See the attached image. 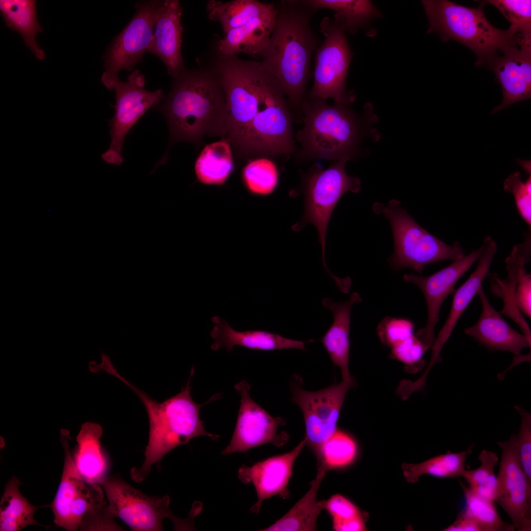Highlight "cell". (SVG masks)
Masks as SVG:
<instances>
[{
    "label": "cell",
    "instance_id": "obj_1",
    "mask_svg": "<svg viewBox=\"0 0 531 531\" xmlns=\"http://www.w3.org/2000/svg\"><path fill=\"white\" fill-rule=\"evenodd\" d=\"M217 57L212 67L224 90L225 138L234 150L246 158L296 153L291 108L277 81L259 61Z\"/></svg>",
    "mask_w": 531,
    "mask_h": 531
},
{
    "label": "cell",
    "instance_id": "obj_2",
    "mask_svg": "<svg viewBox=\"0 0 531 531\" xmlns=\"http://www.w3.org/2000/svg\"><path fill=\"white\" fill-rule=\"evenodd\" d=\"M275 25L259 61L283 90L291 108L301 116L318 40L311 25L313 10L300 0L280 2Z\"/></svg>",
    "mask_w": 531,
    "mask_h": 531
},
{
    "label": "cell",
    "instance_id": "obj_3",
    "mask_svg": "<svg viewBox=\"0 0 531 531\" xmlns=\"http://www.w3.org/2000/svg\"><path fill=\"white\" fill-rule=\"evenodd\" d=\"M158 108L169 128V144L198 143L205 135L225 138L227 107L220 80L212 67L185 69Z\"/></svg>",
    "mask_w": 531,
    "mask_h": 531
},
{
    "label": "cell",
    "instance_id": "obj_4",
    "mask_svg": "<svg viewBox=\"0 0 531 531\" xmlns=\"http://www.w3.org/2000/svg\"><path fill=\"white\" fill-rule=\"evenodd\" d=\"M105 371L132 389L141 400L147 412L149 431L145 452V459L140 468H134L131 471L132 479L137 482L143 481L149 473L152 465L160 462L167 453L176 447L186 444L197 437H208L212 440L219 437L208 432L200 417L201 408L219 397L216 394L208 402L203 404H197L193 401L190 394V381L194 368L185 387L162 403L154 401L122 377L112 363L108 364Z\"/></svg>",
    "mask_w": 531,
    "mask_h": 531
},
{
    "label": "cell",
    "instance_id": "obj_5",
    "mask_svg": "<svg viewBox=\"0 0 531 531\" xmlns=\"http://www.w3.org/2000/svg\"><path fill=\"white\" fill-rule=\"evenodd\" d=\"M352 103L304 97L301 107L303 128L296 135L300 148L299 161L324 159L336 161L353 159L363 136L362 119L352 110Z\"/></svg>",
    "mask_w": 531,
    "mask_h": 531
},
{
    "label": "cell",
    "instance_id": "obj_6",
    "mask_svg": "<svg viewBox=\"0 0 531 531\" xmlns=\"http://www.w3.org/2000/svg\"><path fill=\"white\" fill-rule=\"evenodd\" d=\"M429 22L428 33H438L443 41L454 40L476 55L477 66L487 65L506 47L515 43L518 34L502 30L488 21L483 2L471 8L446 0L421 1Z\"/></svg>",
    "mask_w": 531,
    "mask_h": 531
},
{
    "label": "cell",
    "instance_id": "obj_7",
    "mask_svg": "<svg viewBox=\"0 0 531 531\" xmlns=\"http://www.w3.org/2000/svg\"><path fill=\"white\" fill-rule=\"evenodd\" d=\"M373 210L384 215L391 225L394 246L388 263L395 271L409 267L421 274L429 264L454 261L465 255L459 243L449 245L419 226L396 200L386 205L376 203Z\"/></svg>",
    "mask_w": 531,
    "mask_h": 531
},
{
    "label": "cell",
    "instance_id": "obj_8",
    "mask_svg": "<svg viewBox=\"0 0 531 531\" xmlns=\"http://www.w3.org/2000/svg\"><path fill=\"white\" fill-rule=\"evenodd\" d=\"M348 161L346 159L339 160L324 170L313 167L302 176L300 192L304 196L303 213L300 220L292 227L295 232L301 231L309 223L316 227L322 247L323 265L333 280L337 276L329 269L325 258L329 222L343 195L348 191L358 193L361 189L360 179L349 176L345 171V166Z\"/></svg>",
    "mask_w": 531,
    "mask_h": 531
},
{
    "label": "cell",
    "instance_id": "obj_9",
    "mask_svg": "<svg viewBox=\"0 0 531 531\" xmlns=\"http://www.w3.org/2000/svg\"><path fill=\"white\" fill-rule=\"evenodd\" d=\"M108 500V507L135 531H160L163 521L172 520L176 530L194 529V516L186 519L176 517L169 508L170 498L150 497L134 488L118 476H107L100 483Z\"/></svg>",
    "mask_w": 531,
    "mask_h": 531
},
{
    "label": "cell",
    "instance_id": "obj_10",
    "mask_svg": "<svg viewBox=\"0 0 531 531\" xmlns=\"http://www.w3.org/2000/svg\"><path fill=\"white\" fill-rule=\"evenodd\" d=\"M321 30L324 36L316 51L314 83L308 95L335 102L353 103L355 93L347 91L346 82L352 52L345 34L342 19L335 14L333 19L324 18Z\"/></svg>",
    "mask_w": 531,
    "mask_h": 531
},
{
    "label": "cell",
    "instance_id": "obj_11",
    "mask_svg": "<svg viewBox=\"0 0 531 531\" xmlns=\"http://www.w3.org/2000/svg\"><path fill=\"white\" fill-rule=\"evenodd\" d=\"M160 3L155 0L136 3L134 15L108 47L101 78L107 89H113L120 71H131L148 52Z\"/></svg>",
    "mask_w": 531,
    "mask_h": 531
},
{
    "label": "cell",
    "instance_id": "obj_12",
    "mask_svg": "<svg viewBox=\"0 0 531 531\" xmlns=\"http://www.w3.org/2000/svg\"><path fill=\"white\" fill-rule=\"evenodd\" d=\"M145 84L144 76L140 70L135 69L126 81L118 79L114 84L115 111L110 120L111 141L109 148L101 155L107 163L118 166L122 163V149L126 134L146 112L164 96L162 89L149 91L145 88Z\"/></svg>",
    "mask_w": 531,
    "mask_h": 531
},
{
    "label": "cell",
    "instance_id": "obj_13",
    "mask_svg": "<svg viewBox=\"0 0 531 531\" xmlns=\"http://www.w3.org/2000/svg\"><path fill=\"white\" fill-rule=\"evenodd\" d=\"M354 384L352 377L315 391L296 385L292 386V400L299 407L304 417L306 444L316 455L321 445L337 430L345 396Z\"/></svg>",
    "mask_w": 531,
    "mask_h": 531
},
{
    "label": "cell",
    "instance_id": "obj_14",
    "mask_svg": "<svg viewBox=\"0 0 531 531\" xmlns=\"http://www.w3.org/2000/svg\"><path fill=\"white\" fill-rule=\"evenodd\" d=\"M501 449L495 502L508 515L519 531H531V484L520 460L516 435L498 442Z\"/></svg>",
    "mask_w": 531,
    "mask_h": 531
},
{
    "label": "cell",
    "instance_id": "obj_15",
    "mask_svg": "<svg viewBox=\"0 0 531 531\" xmlns=\"http://www.w3.org/2000/svg\"><path fill=\"white\" fill-rule=\"evenodd\" d=\"M485 247L486 242L484 240L480 248L432 275L423 276L405 274L404 275L403 280L415 284L425 297L427 319L425 326L419 329L415 335L428 349L432 348L436 340L435 329L439 320L440 311L443 301L455 291L454 287L457 281L479 259Z\"/></svg>",
    "mask_w": 531,
    "mask_h": 531
},
{
    "label": "cell",
    "instance_id": "obj_16",
    "mask_svg": "<svg viewBox=\"0 0 531 531\" xmlns=\"http://www.w3.org/2000/svg\"><path fill=\"white\" fill-rule=\"evenodd\" d=\"M235 387L240 394V405L231 440L221 454L244 452L268 443L277 446L283 444L286 438L278 433L283 420L271 416L252 399L250 385L245 380L236 384Z\"/></svg>",
    "mask_w": 531,
    "mask_h": 531
},
{
    "label": "cell",
    "instance_id": "obj_17",
    "mask_svg": "<svg viewBox=\"0 0 531 531\" xmlns=\"http://www.w3.org/2000/svg\"><path fill=\"white\" fill-rule=\"evenodd\" d=\"M502 52V56L497 55L488 64L501 86L503 95L502 103L492 114L531 96V39L520 37Z\"/></svg>",
    "mask_w": 531,
    "mask_h": 531
},
{
    "label": "cell",
    "instance_id": "obj_18",
    "mask_svg": "<svg viewBox=\"0 0 531 531\" xmlns=\"http://www.w3.org/2000/svg\"><path fill=\"white\" fill-rule=\"evenodd\" d=\"M305 444L304 438L287 453L270 457L250 467H240L239 480L243 484L252 483L256 491L258 500L250 508L251 512L258 513L265 500L287 492L295 462Z\"/></svg>",
    "mask_w": 531,
    "mask_h": 531
},
{
    "label": "cell",
    "instance_id": "obj_19",
    "mask_svg": "<svg viewBox=\"0 0 531 531\" xmlns=\"http://www.w3.org/2000/svg\"><path fill=\"white\" fill-rule=\"evenodd\" d=\"M183 7L177 0L161 1L148 52L159 57L173 78L185 68L181 46Z\"/></svg>",
    "mask_w": 531,
    "mask_h": 531
},
{
    "label": "cell",
    "instance_id": "obj_20",
    "mask_svg": "<svg viewBox=\"0 0 531 531\" xmlns=\"http://www.w3.org/2000/svg\"><path fill=\"white\" fill-rule=\"evenodd\" d=\"M482 306L480 316L472 326L465 328L466 334L490 351H507L520 357L523 349L531 348V339L513 329L490 304L482 285L478 290Z\"/></svg>",
    "mask_w": 531,
    "mask_h": 531
},
{
    "label": "cell",
    "instance_id": "obj_21",
    "mask_svg": "<svg viewBox=\"0 0 531 531\" xmlns=\"http://www.w3.org/2000/svg\"><path fill=\"white\" fill-rule=\"evenodd\" d=\"M486 247L479 258L474 271L469 278L454 291L451 308L448 316L441 329L434 344L431 349L432 354L426 370L428 372L432 367L441 359V352L451 335L460 317L467 309L474 297L489 270L493 259L497 251V244L490 236L484 239Z\"/></svg>",
    "mask_w": 531,
    "mask_h": 531
},
{
    "label": "cell",
    "instance_id": "obj_22",
    "mask_svg": "<svg viewBox=\"0 0 531 531\" xmlns=\"http://www.w3.org/2000/svg\"><path fill=\"white\" fill-rule=\"evenodd\" d=\"M214 324L210 332L214 340L211 345L213 351L224 348L228 352L239 346L251 350L272 351L290 349L306 351L305 345L314 342L310 339L303 341L285 337L279 334L265 330H249L243 331L233 329L224 319L217 316L211 318Z\"/></svg>",
    "mask_w": 531,
    "mask_h": 531
},
{
    "label": "cell",
    "instance_id": "obj_23",
    "mask_svg": "<svg viewBox=\"0 0 531 531\" xmlns=\"http://www.w3.org/2000/svg\"><path fill=\"white\" fill-rule=\"evenodd\" d=\"M361 301L360 295L353 292L346 301L336 302L328 298L322 301L323 306L331 312L333 321L320 341L333 365L340 368L343 380L352 378L349 369L351 312L353 305Z\"/></svg>",
    "mask_w": 531,
    "mask_h": 531
},
{
    "label": "cell",
    "instance_id": "obj_24",
    "mask_svg": "<svg viewBox=\"0 0 531 531\" xmlns=\"http://www.w3.org/2000/svg\"><path fill=\"white\" fill-rule=\"evenodd\" d=\"M277 15L276 6L225 33L217 43L218 53L225 56L242 53L261 57L272 32Z\"/></svg>",
    "mask_w": 531,
    "mask_h": 531
},
{
    "label": "cell",
    "instance_id": "obj_25",
    "mask_svg": "<svg viewBox=\"0 0 531 531\" xmlns=\"http://www.w3.org/2000/svg\"><path fill=\"white\" fill-rule=\"evenodd\" d=\"M106 502L102 487L98 484L80 486L71 505L73 530L122 531Z\"/></svg>",
    "mask_w": 531,
    "mask_h": 531
},
{
    "label": "cell",
    "instance_id": "obj_26",
    "mask_svg": "<svg viewBox=\"0 0 531 531\" xmlns=\"http://www.w3.org/2000/svg\"><path fill=\"white\" fill-rule=\"evenodd\" d=\"M514 245L510 255L506 258V268L507 276L501 280L497 274L488 273L491 284V292L502 298L503 302V309L500 313L510 318L518 324L523 334L531 338L530 328L522 313L517 308L514 300L516 284L521 267L526 265L530 259V242Z\"/></svg>",
    "mask_w": 531,
    "mask_h": 531
},
{
    "label": "cell",
    "instance_id": "obj_27",
    "mask_svg": "<svg viewBox=\"0 0 531 531\" xmlns=\"http://www.w3.org/2000/svg\"><path fill=\"white\" fill-rule=\"evenodd\" d=\"M101 426L86 422L77 436L78 445L74 462L84 480L88 484H100L107 476L109 462L101 445Z\"/></svg>",
    "mask_w": 531,
    "mask_h": 531
},
{
    "label": "cell",
    "instance_id": "obj_28",
    "mask_svg": "<svg viewBox=\"0 0 531 531\" xmlns=\"http://www.w3.org/2000/svg\"><path fill=\"white\" fill-rule=\"evenodd\" d=\"M327 471L324 464L318 463L317 473L309 490L282 517L262 531H316L318 517L324 509V501L317 500V493Z\"/></svg>",
    "mask_w": 531,
    "mask_h": 531
},
{
    "label": "cell",
    "instance_id": "obj_29",
    "mask_svg": "<svg viewBox=\"0 0 531 531\" xmlns=\"http://www.w3.org/2000/svg\"><path fill=\"white\" fill-rule=\"evenodd\" d=\"M0 11L6 26L18 32L26 46L39 60L45 59V53L35 40L43 31L37 17L34 0H0Z\"/></svg>",
    "mask_w": 531,
    "mask_h": 531
},
{
    "label": "cell",
    "instance_id": "obj_30",
    "mask_svg": "<svg viewBox=\"0 0 531 531\" xmlns=\"http://www.w3.org/2000/svg\"><path fill=\"white\" fill-rule=\"evenodd\" d=\"M61 442L64 451V463L62 476L56 495L50 504L54 522L68 531H73L71 519V505L80 486L85 482L71 456L67 438L69 432L62 430Z\"/></svg>",
    "mask_w": 531,
    "mask_h": 531
},
{
    "label": "cell",
    "instance_id": "obj_31",
    "mask_svg": "<svg viewBox=\"0 0 531 531\" xmlns=\"http://www.w3.org/2000/svg\"><path fill=\"white\" fill-rule=\"evenodd\" d=\"M21 482L14 476L7 483L0 502V531H18L30 525H41L33 517L37 509L50 505L33 506L19 490Z\"/></svg>",
    "mask_w": 531,
    "mask_h": 531
},
{
    "label": "cell",
    "instance_id": "obj_32",
    "mask_svg": "<svg viewBox=\"0 0 531 531\" xmlns=\"http://www.w3.org/2000/svg\"><path fill=\"white\" fill-rule=\"evenodd\" d=\"M234 167L230 141L226 138L207 145L195 164L197 179L206 184L225 183Z\"/></svg>",
    "mask_w": 531,
    "mask_h": 531
},
{
    "label": "cell",
    "instance_id": "obj_33",
    "mask_svg": "<svg viewBox=\"0 0 531 531\" xmlns=\"http://www.w3.org/2000/svg\"><path fill=\"white\" fill-rule=\"evenodd\" d=\"M272 3L255 0H208L206 5L209 19L218 22L225 33L244 25L272 8Z\"/></svg>",
    "mask_w": 531,
    "mask_h": 531
},
{
    "label": "cell",
    "instance_id": "obj_34",
    "mask_svg": "<svg viewBox=\"0 0 531 531\" xmlns=\"http://www.w3.org/2000/svg\"><path fill=\"white\" fill-rule=\"evenodd\" d=\"M473 446L459 452L448 451L417 464L404 463L402 465L403 475L410 483L418 482L420 477L424 475L442 478L461 476L465 469L467 456L472 453Z\"/></svg>",
    "mask_w": 531,
    "mask_h": 531
},
{
    "label": "cell",
    "instance_id": "obj_35",
    "mask_svg": "<svg viewBox=\"0 0 531 531\" xmlns=\"http://www.w3.org/2000/svg\"><path fill=\"white\" fill-rule=\"evenodd\" d=\"M301 2L313 10L325 8L332 10L342 20L345 30L355 33L359 28L367 26L382 13L372 2L366 0H305Z\"/></svg>",
    "mask_w": 531,
    "mask_h": 531
},
{
    "label": "cell",
    "instance_id": "obj_36",
    "mask_svg": "<svg viewBox=\"0 0 531 531\" xmlns=\"http://www.w3.org/2000/svg\"><path fill=\"white\" fill-rule=\"evenodd\" d=\"M358 455V446L355 439L347 433L337 429L321 445L316 455L318 463L329 470L348 467Z\"/></svg>",
    "mask_w": 531,
    "mask_h": 531
},
{
    "label": "cell",
    "instance_id": "obj_37",
    "mask_svg": "<svg viewBox=\"0 0 531 531\" xmlns=\"http://www.w3.org/2000/svg\"><path fill=\"white\" fill-rule=\"evenodd\" d=\"M465 497L467 513L477 523L482 531H514L513 525L500 517L495 501L482 497L460 481Z\"/></svg>",
    "mask_w": 531,
    "mask_h": 531
},
{
    "label": "cell",
    "instance_id": "obj_38",
    "mask_svg": "<svg viewBox=\"0 0 531 531\" xmlns=\"http://www.w3.org/2000/svg\"><path fill=\"white\" fill-rule=\"evenodd\" d=\"M242 178L252 194L267 196L277 188L279 172L275 163L268 158L259 157L250 161L243 168Z\"/></svg>",
    "mask_w": 531,
    "mask_h": 531
},
{
    "label": "cell",
    "instance_id": "obj_39",
    "mask_svg": "<svg viewBox=\"0 0 531 531\" xmlns=\"http://www.w3.org/2000/svg\"><path fill=\"white\" fill-rule=\"evenodd\" d=\"M478 459L480 466L475 469L466 470L461 475L474 493L485 498L495 501L497 477L494 469L499 457L492 451L486 449L481 451Z\"/></svg>",
    "mask_w": 531,
    "mask_h": 531
},
{
    "label": "cell",
    "instance_id": "obj_40",
    "mask_svg": "<svg viewBox=\"0 0 531 531\" xmlns=\"http://www.w3.org/2000/svg\"><path fill=\"white\" fill-rule=\"evenodd\" d=\"M500 11L510 23V29L523 38L531 39V1L530 0H486Z\"/></svg>",
    "mask_w": 531,
    "mask_h": 531
},
{
    "label": "cell",
    "instance_id": "obj_41",
    "mask_svg": "<svg viewBox=\"0 0 531 531\" xmlns=\"http://www.w3.org/2000/svg\"><path fill=\"white\" fill-rule=\"evenodd\" d=\"M504 189L512 193L517 209L528 226L531 225V176L523 181L521 174L517 171L510 175L504 181Z\"/></svg>",
    "mask_w": 531,
    "mask_h": 531
},
{
    "label": "cell",
    "instance_id": "obj_42",
    "mask_svg": "<svg viewBox=\"0 0 531 531\" xmlns=\"http://www.w3.org/2000/svg\"><path fill=\"white\" fill-rule=\"evenodd\" d=\"M414 324L410 319L385 317L378 324L377 334L381 342L389 347L414 334Z\"/></svg>",
    "mask_w": 531,
    "mask_h": 531
},
{
    "label": "cell",
    "instance_id": "obj_43",
    "mask_svg": "<svg viewBox=\"0 0 531 531\" xmlns=\"http://www.w3.org/2000/svg\"><path fill=\"white\" fill-rule=\"evenodd\" d=\"M521 417V424L517 437L518 454L524 472L531 484V414L522 407L515 405Z\"/></svg>",
    "mask_w": 531,
    "mask_h": 531
},
{
    "label": "cell",
    "instance_id": "obj_44",
    "mask_svg": "<svg viewBox=\"0 0 531 531\" xmlns=\"http://www.w3.org/2000/svg\"><path fill=\"white\" fill-rule=\"evenodd\" d=\"M391 348L392 357L408 365L418 363L428 350L414 334Z\"/></svg>",
    "mask_w": 531,
    "mask_h": 531
},
{
    "label": "cell",
    "instance_id": "obj_45",
    "mask_svg": "<svg viewBox=\"0 0 531 531\" xmlns=\"http://www.w3.org/2000/svg\"><path fill=\"white\" fill-rule=\"evenodd\" d=\"M324 508L332 521L348 520L364 514L353 502L340 494L334 495L324 501Z\"/></svg>",
    "mask_w": 531,
    "mask_h": 531
},
{
    "label": "cell",
    "instance_id": "obj_46",
    "mask_svg": "<svg viewBox=\"0 0 531 531\" xmlns=\"http://www.w3.org/2000/svg\"><path fill=\"white\" fill-rule=\"evenodd\" d=\"M514 300L518 310L528 318H531V275L527 273L525 265L520 271L516 284Z\"/></svg>",
    "mask_w": 531,
    "mask_h": 531
},
{
    "label": "cell",
    "instance_id": "obj_47",
    "mask_svg": "<svg viewBox=\"0 0 531 531\" xmlns=\"http://www.w3.org/2000/svg\"><path fill=\"white\" fill-rule=\"evenodd\" d=\"M443 531H482L477 523L463 509L453 523Z\"/></svg>",
    "mask_w": 531,
    "mask_h": 531
},
{
    "label": "cell",
    "instance_id": "obj_48",
    "mask_svg": "<svg viewBox=\"0 0 531 531\" xmlns=\"http://www.w3.org/2000/svg\"><path fill=\"white\" fill-rule=\"evenodd\" d=\"M366 513L354 518L342 521H333V529L336 531H365L366 527Z\"/></svg>",
    "mask_w": 531,
    "mask_h": 531
},
{
    "label": "cell",
    "instance_id": "obj_49",
    "mask_svg": "<svg viewBox=\"0 0 531 531\" xmlns=\"http://www.w3.org/2000/svg\"><path fill=\"white\" fill-rule=\"evenodd\" d=\"M519 162L524 170L529 174H531V161L520 160Z\"/></svg>",
    "mask_w": 531,
    "mask_h": 531
}]
</instances>
